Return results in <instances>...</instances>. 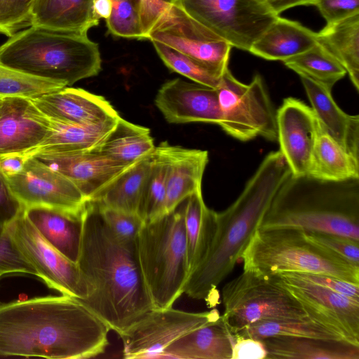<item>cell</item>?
<instances>
[{
    "label": "cell",
    "instance_id": "obj_52",
    "mask_svg": "<svg viewBox=\"0 0 359 359\" xmlns=\"http://www.w3.org/2000/svg\"><path fill=\"white\" fill-rule=\"evenodd\" d=\"M261 1L269 5V4L273 1V0H260Z\"/></svg>",
    "mask_w": 359,
    "mask_h": 359
},
{
    "label": "cell",
    "instance_id": "obj_24",
    "mask_svg": "<svg viewBox=\"0 0 359 359\" xmlns=\"http://www.w3.org/2000/svg\"><path fill=\"white\" fill-rule=\"evenodd\" d=\"M94 0H34L30 26L56 31L87 34L99 24Z\"/></svg>",
    "mask_w": 359,
    "mask_h": 359
},
{
    "label": "cell",
    "instance_id": "obj_12",
    "mask_svg": "<svg viewBox=\"0 0 359 359\" xmlns=\"http://www.w3.org/2000/svg\"><path fill=\"white\" fill-rule=\"evenodd\" d=\"M221 315L214 309L194 313L172 307L150 310L119 336L124 358H162L175 340Z\"/></svg>",
    "mask_w": 359,
    "mask_h": 359
},
{
    "label": "cell",
    "instance_id": "obj_3",
    "mask_svg": "<svg viewBox=\"0 0 359 359\" xmlns=\"http://www.w3.org/2000/svg\"><path fill=\"white\" fill-rule=\"evenodd\" d=\"M292 174L281 152L268 154L237 199L217 212V229L210 249L191 273L184 293L211 306L218 302L217 287L233 270L280 187Z\"/></svg>",
    "mask_w": 359,
    "mask_h": 359
},
{
    "label": "cell",
    "instance_id": "obj_4",
    "mask_svg": "<svg viewBox=\"0 0 359 359\" xmlns=\"http://www.w3.org/2000/svg\"><path fill=\"white\" fill-rule=\"evenodd\" d=\"M259 228H295L359 241V179L327 181L291 174Z\"/></svg>",
    "mask_w": 359,
    "mask_h": 359
},
{
    "label": "cell",
    "instance_id": "obj_17",
    "mask_svg": "<svg viewBox=\"0 0 359 359\" xmlns=\"http://www.w3.org/2000/svg\"><path fill=\"white\" fill-rule=\"evenodd\" d=\"M34 157L70 180L88 201L94 198L134 164L119 162L94 150L44 152Z\"/></svg>",
    "mask_w": 359,
    "mask_h": 359
},
{
    "label": "cell",
    "instance_id": "obj_41",
    "mask_svg": "<svg viewBox=\"0 0 359 359\" xmlns=\"http://www.w3.org/2000/svg\"><path fill=\"white\" fill-rule=\"evenodd\" d=\"M9 273H37L15 245L8 226L0 230V277Z\"/></svg>",
    "mask_w": 359,
    "mask_h": 359
},
{
    "label": "cell",
    "instance_id": "obj_19",
    "mask_svg": "<svg viewBox=\"0 0 359 359\" xmlns=\"http://www.w3.org/2000/svg\"><path fill=\"white\" fill-rule=\"evenodd\" d=\"M48 133L45 114L28 97L1 98L0 157L27 152L39 144Z\"/></svg>",
    "mask_w": 359,
    "mask_h": 359
},
{
    "label": "cell",
    "instance_id": "obj_51",
    "mask_svg": "<svg viewBox=\"0 0 359 359\" xmlns=\"http://www.w3.org/2000/svg\"><path fill=\"white\" fill-rule=\"evenodd\" d=\"M112 8L111 0H94L93 11L95 15L100 20H105L110 15Z\"/></svg>",
    "mask_w": 359,
    "mask_h": 359
},
{
    "label": "cell",
    "instance_id": "obj_5",
    "mask_svg": "<svg viewBox=\"0 0 359 359\" xmlns=\"http://www.w3.org/2000/svg\"><path fill=\"white\" fill-rule=\"evenodd\" d=\"M98 44L87 34L30 26L0 46V62L22 74L70 86L101 70Z\"/></svg>",
    "mask_w": 359,
    "mask_h": 359
},
{
    "label": "cell",
    "instance_id": "obj_49",
    "mask_svg": "<svg viewBox=\"0 0 359 359\" xmlns=\"http://www.w3.org/2000/svg\"><path fill=\"white\" fill-rule=\"evenodd\" d=\"M27 158L19 154H9L0 157V172L4 177L20 172Z\"/></svg>",
    "mask_w": 359,
    "mask_h": 359
},
{
    "label": "cell",
    "instance_id": "obj_16",
    "mask_svg": "<svg viewBox=\"0 0 359 359\" xmlns=\"http://www.w3.org/2000/svg\"><path fill=\"white\" fill-rule=\"evenodd\" d=\"M277 141L292 175L308 174L317 128L311 107L294 97H287L276 111Z\"/></svg>",
    "mask_w": 359,
    "mask_h": 359
},
{
    "label": "cell",
    "instance_id": "obj_27",
    "mask_svg": "<svg viewBox=\"0 0 359 359\" xmlns=\"http://www.w3.org/2000/svg\"><path fill=\"white\" fill-rule=\"evenodd\" d=\"M25 210L41 235L64 256L76 263L81 238L82 216L76 217L46 207H32Z\"/></svg>",
    "mask_w": 359,
    "mask_h": 359
},
{
    "label": "cell",
    "instance_id": "obj_26",
    "mask_svg": "<svg viewBox=\"0 0 359 359\" xmlns=\"http://www.w3.org/2000/svg\"><path fill=\"white\" fill-rule=\"evenodd\" d=\"M316 43V32L299 22L278 16L255 41L249 52L265 60L284 61Z\"/></svg>",
    "mask_w": 359,
    "mask_h": 359
},
{
    "label": "cell",
    "instance_id": "obj_34",
    "mask_svg": "<svg viewBox=\"0 0 359 359\" xmlns=\"http://www.w3.org/2000/svg\"><path fill=\"white\" fill-rule=\"evenodd\" d=\"M234 335L255 339L297 337L346 342L338 333L307 316L259 321L241 329Z\"/></svg>",
    "mask_w": 359,
    "mask_h": 359
},
{
    "label": "cell",
    "instance_id": "obj_32",
    "mask_svg": "<svg viewBox=\"0 0 359 359\" xmlns=\"http://www.w3.org/2000/svg\"><path fill=\"white\" fill-rule=\"evenodd\" d=\"M317 43L344 68L359 90V14L327 24L316 32Z\"/></svg>",
    "mask_w": 359,
    "mask_h": 359
},
{
    "label": "cell",
    "instance_id": "obj_43",
    "mask_svg": "<svg viewBox=\"0 0 359 359\" xmlns=\"http://www.w3.org/2000/svg\"><path fill=\"white\" fill-rule=\"evenodd\" d=\"M306 236L341 256L352 264L359 266V241L332 233L305 231Z\"/></svg>",
    "mask_w": 359,
    "mask_h": 359
},
{
    "label": "cell",
    "instance_id": "obj_14",
    "mask_svg": "<svg viewBox=\"0 0 359 359\" xmlns=\"http://www.w3.org/2000/svg\"><path fill=\"white\" fill-rule=\"evenodd\" d=\"M4 178L24 208L46 207L81 217L88 202L70 180L34 156L20 172Z\"/></svg>",
    "mask_w": 359,
    "mask_h": 359
},
{
    "label": "cell",
    "instance_id": "obj_44",
    "mask_svg": "<svg viewBox=\"0 0 359 359\" xmlns=\"http://www.w3.org/2000/svg\"><path fill=\"white\" fill-rule=\"evenodd\" d=\"M313 6L327 24L359 14V0H316Z\"/></svg>",
    "mask_w": 359,
    "mask_h": 359
},
{
    "label": "cell",
    "instance_id": "obj_47",
    "mask_svg": "<svg viewBox=\"0 0 359 359\" xmlns=\"http://www.w3.org/2000/svg\"><path fill=\"white\" fill-rule=\"evenodd\" d=\"M22 209L0 172V230L13 222Z\"/></svg>",
    "mask_w": 359,
    "mask_h": 359
},
{
    "label": "cell",
    "instance_id": "obj_53",
    "mask_svg": "<svg viewBox=\"0 0 359 359\" xmlns=\"http://www.w3.org/2000/svg\"><path fill=\"white\" fill-rule=\"evenodd\" d=\"M133 1L139 5V8H140V2L142 0H133Z\"/></svg>",
    "mask_w": 359,
    "mask_h": 359
},
{
    "label": "cell",
    "instance_id": "obj_25",
    "mask_svg": "<svg viewBox=\"0 0 359 359\" xmlns=\"http://www.w3.org/2000/svg\"><path fill=\"white\" fill-rule=\"evenodd\" d=\"M46 117L48 126L47 136L36 147L19 155L27 158L44 152L92 151L104 140L118 120L90 126Z\"/></svg>",
    "mask_w": 359,
    "mask_h": 359
},
{
    "label": "cell",
    "instance_id": "obj_38",
    "mask_svg": "<svg viewBox=\"0 0 359 359\" xmlns=\"http://www.w3.org/2000/svg\"><path fill=\"white\" fill-rule=\"evenodd\" d=\"M65 86L60 83L22 74L0 62V97H32Z\"/></svg>",
    "mask_w": 359,
    "mask_h": 359
},
{
    "label": "cell",
    "instance_id": "obj_21",
    "mask_svg": "<svg viewBox=\"0 0 359 359\" xmlns=\"http://www.w3.org/2000/svg\"><path fill=\"white\" fill-rule=\"evenodd\" d=\"M168 165L165 215L175 210L194 193L201 190L203 175L208 163V152L187 149L163 142L158 145Z\"/></svg>",
    "mask_w": 359,
    "mask_h": 359
},
{
    "label": "cell",
    "instance_id": "obj_10",
    "mask_svg": "<svg viewBox=\"0 0 359 359\" xmlns=\"http://www.w3.org/2000/svg\"><path fill=\"white\" fill-rule=\"evenodd\" d=\"M177 4L232 47L248 52L279 16L260 0H179Z\"/></svg>",
    "mask_w": 359,
    "mask_h": 359
},
{
    "label": "cell",
    "instance_id": "obj_1",
    "mask_svg": "<svg viewBox=\"0 0 359 359\" xmlns=\"http://www.w3.org/2000/svg\"><path fill=\"white\" fill-rule=\"evenodd\" d=\"M109 330L78 299L64 294L0 304V357L94 358L109 345Z\"/></svg>",
    "mask_w": 359,
    "mask_h": 359
},
{
    "label": "cell",
    "instance_id": "obj_46",
    "mask_svg": "<svg viewBox=\"0 0 359 359\" xmlns=\"http://www.w3.org/2000/svg\"><path fill=\"white\" fill-rule=\"evenodd\" d=\"M179 0H142L140 4V16L145 39H147L150 30L172 5Z\"/></svg>",
    "mask_w": 359,
    "mask_h": 359
},
{
    "label": "cell",
    "instance_id": "obj_39",
    "mask_svg": "<svg viewBox=\"0 0 359 359\" xmlns=\"http://www.w3.org/2000/svg\"><path fill=\"white\" fill-rule=\"evenodd\" d=\"M111 14L106 19L109 32L119 37L146 39L139 5L133 0H111Z\"/></svg>",
    "mask_w": 359,
    "mask_h": 359
},
{
    "label": "cell",
    "instance_id": "obj_50",
    "mask_svg": "<svg viewBox=\"0 0 359 359\" xmlns=\"http://www.w3.org/2000/svg\"><path fill=\"white\" fill-rule=\"evenodd\" d=\"M316 0H273L269 6L277 15L284 11L299 6H313Z\"/></svg>",
    "mask_w": 359,
    "mask_h": 359
},
{
    "label": "cell",
    "instance_id": "obj_20",
    "mask_svg": "<svg viewBox=\"0 0 359 359\" xmlns=\"http://www.w3.org/2000/svg\"><path fill=\"white\" fill-rule=\"evenodd\" d=\"M28 98L46 116L60 121L91 126L120 117L104 97L81 88L65 86Z\"/></svg>",
    "mask_w": 359,
    "mask_h": 359
},
{
    "label": "cell",
    "instance_id": "obj_13",
    "mask_svg": "<svg viewBox=\"0 0 359 359\" xmlns=\"http://www.w3.org/2000/svg\"><path fill=\"white\" fill-rule=\"evenodd\" d=\"M7 226L21 253L48 287L78 299L88 297V287L77 264L41 235L27 217L24 208Z\"/></svg>",
    "mask_w": 359,
    "mask_h": 359
},
{
    "label": "cell",
    "instance_id": "obj_55",
    "mask_svg": "<svg viewBox=\"0 0 359 359\" xmlns=\"http://www.w3.org/2000/svg\"><path fill=\"white\" fill-rule=\"evenodd\" d=\"M1 278V277H0Z\"/></svg>",
    "mask_w": 359,
    "mask_h": 359
},
{
    "label": "cell",
    "instance_id": "obj_30",
    "mask_svg": "<svg viewBox=\"0 0 359 359\" xmlns=\"http://www.w3.org/2000/svg\"><path fill=\"white\" fill-rule=\"evenodd\" d=\"M307 175L327 181L359 179V159L349 154L317 118L316 135Z\"/></svg>",
    "mask_w": 359,
    "mask_h": 359
},
{
    "label": "cell",
    "instance_id": "obj_45",
    "mask_svg": "<svg viewBox=\"0 0 359 359\" xmlns=\"http://www.w3.org/2000/svg\"><path fill=\"white\" fill-rule=\"evenodd\" d=\"M295 273L304 279L359 302V284L352 283L339 278L325 274Z\"/></svg>",
    "mask_w": 359,
    "mask_h": 359
},
{
    "label": "cell",
    "instance_id": "obj_7",
    "mask_svg": "<svg viewBox=\"0 0 359 359\" xmlns=\"http://www.w3.org/2000/svg\"><path fill=\"white\" fill-rule=\"evenodd\" d=\"M184 203L145 222L136 238L138 260L155 309L172 307L184 293L189 275Z\"/></svg>",
    "mask_w": 359,
    "mask_h": 359
},
{
    "label": "cell",
    "instance_id": "obj_40",
    "mask_svg": "<svg viewBox=\"0 0 359 359\" xmlns=\"http://www.w3.org/2000/svg\"><path fill=\"white\" fill-rule=\"evenodd\" d=\"M34 0H0V33L10 37L30 27V12Z\"/></svg>",
    "mask_w": 359,
    "mask_h": 359
},
{
    "label": "cell",
    "instance_id": "obj_2",
    "mask_svg": "<svg viewBox=\"0 0 359 359\" xmlns=\"http://www.w3.org/2000/svg\"><path fill=\"white\" fill-rule=\"evenodd\" d=\"M76 264L89 290L88 297L79 300L118 335L154 308L136 241L119 239L89 201L82 215Z\"/></svg>",
    "mask_w": 359,
    "mask_h": 359
},
{
    "label": "cell",
    "instance_id": "obj_48",
    "mask_svg": "<svg viewBox=\"0 0 359 359\" xmlns=\"http://www.w3.org/2000/svg\"><path fill=\"white\" fill-rule=\"evenodd\" d=\"M231 359H266L267 351L260 339L236 336Z\"/></svg>",
    "mask_w": 359,
    "mask_h": 359
},
{
    "label": "cell",
    "instance_id": "obj_42",
    "mask_svg": "<svg viewBox=\"0 0 359 359\" xmlns=\"http://www.w3.org/2000/svg\"><path fill=\"white\" fill-rule=\"evenodd\" d=\"M97 207L107 226L119 239L124 241H136L145 223L138 215Z\"/></svg>",
    "mask_w": 359,
    "mask_h": 359
},
{
    "label": "cell",
    "instance_id": "obj_31",
    "mask_svg": "<svg viewBox=\"0 0 359 359\" xmlns=\"http://www.w3.org/2000/svg\"><path fill=\"white\" fill-rule=\"evenodd\" d=\"M184 201V231L190 275L204 259L214 239L217 212L206 206L201 190Z\"/></svg>",
    "mask_w": 359,
    "mask_h": 359
},
{
    "label": "cell",
    "instance_id": "obj_6",
    "mask_svg": "<svg viewBox=\"0 0 359 359\" xmlns=\"http://www.w3.org/2000/svg\"><path fill=\"white\" fill-rule=\"evenodd\" d=\"M243 271L262 276L280 272L321 273L359 284V266L310 240L295 228H258L241 259Z\"/></svg>",
    "mask_w": 359,
    "mask_h": 359
},
{
    "label": "cell",
    "instance_id": "obj_23",
    "mask_svg": "<svg viewBox=\"0 0 359 359\" xmlns=\"http://www.w3.org/2000/svg\"><path fill=\"white\" fill-rule=\"evenodd\" d=\"M235 339L220 316L175 340L164 350L163 358L231 359Z\"/></svg>",
    "mask_w": 359,
    "mask_h": 359
},
{
    "label": "cell",
    "instance_id": "obj_8",
    "mask_svg": "<svg viewBox=\"0 0 359 359\" xmlns=\"http://www.w3.org/2000/svg\"><path fill=\"white\" fill-rule=\"evenodd\" d=\"M222 294V316L233 334L259 321L306 316L276 274L262 276L243 271L225 284Z\"/></svg>",
    "mask_w": 359,
    "mask_h": 359
},
{
    "label": "cell",
    "instance_id": "obj_36",
    "mask_svg": "<svg viewBox=\"0 0 359 359\" xmlns=\"http://www.w3.org/2000/svg\"><path fill=\"white\" fill-rule=\"evenodd\" d=\"M168 169L166 157L157 146L153 153L152 165L139 210V216L144 222L165 215Z\"/></svg>",
    "mask_w": 359,
    "mask_h": 359
},
{
    "label": "cell",
    "instance_id": "obj_33",
    "mask_svg": "<svg viewBox=\"0 0 359 359\" xmlns=\"http://www.w3.org/2000/svg\"><path fill=\"white\" fill-rule=\"evenodd\" d=\"M156 148L148 128L121 116L104 140L93 150L126 164H133L153 154Z\"/></svg>",
    "mask_w": 359,
    "mask_h": 359
},
{
    "label": "cell",
    "instance_id": "obj_54",
    "mask_svg": "<svg viewBox=\"0 0 359 359\" xmlns=\"http://www.w3.org/2000/svg\"><path fill=\"white\" fill-rule=\"evenodd\" d=\"M1 98L2 97H0V109H1Z\"/></svg>",
    "mask_w": 359,
    "mask_h": 359
},
{
    "label": "cell",
    "instance_id": "obj_9",
    "mask_svg": "<svg viewBox=\"0 0 359 359\" xmlns=\"http://www.w3.org/2000/svg\"><path fill=\"white\" fill-rule=\"evenodd\" d=\"M215 89L220 111L219 126L226 133L241 141L256 137L277 141L276 111L259 74L245 84L227 68Z\"/></svg>",
    "mask_w": 359,
    "mask_h": 359
},
{
    "label": "cell",
    "instance_id": "obj_35",
    "mask_svg": "<svg viewBox=\"0 0 359 359\" xmlns=\"http://www.w3.org/2000/svg\"><path fill=\"white\" fill-rule=\"evenodd\" d=\"M283 62L299 76H306L330 90L346 74L339 62L318 43Z\"/></svg>",
    "mask_w": 359,
    "mask_h": 359
},
{
    "label": "cell",
    "instance_id": "obj_11",
    "mask_svg": "<svg viewBox=\"0 0 359 359\" xmlns=\"http://www.w3.org/2000/svg\"><path fill=\"white\" fill-rule=\"evenodd\" d=\"M147 39L190 57L219 76L228 68L232 46L177 3L162 14Z\"/></svg>",
    "mask_w": 359,
    "mask_h": 359
},
{
    "label": "cell",
    "instance_id": "obj_29",
    "mask_svg": "<svg viewBox=\"0 0 359 359\" xmlns=\"http://www.w3.org/2000/svg\"><path fill=\"white\" fill-rule=\"evenodd\" d=\"M152 161L153 154L139 160L89 202L139 215Z\"/></svg>",
    "mask_w": 359,
    "mask_h": 359
},
{
    "label": "cell",
    "instance_id": "obj_37",
    "mask_svg": "<svg viewBox=\"0 0 359 359\" xmlns=\"http://www.w3.org/2000/svg\"><path fill=\"white\" fill-rule=\"evenodd\" d=\"M158 56L172 72L195 83L217 88L221 76L190 57L158 41H151Z\"/></svg>",
    "mask_w": 359,
    "mask_h": 359
},
{
    "label": "cell",
    "instance_id": "obj_28",
    "mask_svg": "<svg viewBox=\"0 0 359 359\" xmlns=\"http://www.w3.org/2000/svg\"><path fill=\"white\" fill-rule=\"evenodd\" d=\"M260 340L267 359H359V346L341 341L297 337Z\"/></svg>",
    "mask_w": 359,
    "mask_h": 359
},
{
    "label": "cell",
    "instance_id": "obj_15",
    "mask_svg": "<svg viewBox=\"0 0 359 359\" xmlns=\"http://www.w3.org/2000/svg\"><path fill=\"white\" fill-rule=\"evenodd\" d=\"M276 275L308 317L359 346V302L304 279L295 272Z\"/></svg>",
    "mask_w": 359,
    "mask_h": 359
},
{
    "label": "cell",
    "instance_id": "obj_22",
    "mask_svg": "<svg viewBox=\"0 0 359 359\" xmlns=\"http://www.w3.org/2000/svg\"><path fill=\"white\" fill-rule=\"evenodd\" d=\"M299 76L319 122L343 149L359 159V116L345 113L334 102L328 88L306 76Z\"/></svg>",
    "mask_w": 359,
    "mask_h": 359
},
{
    "label": "cell",
    "instance_id": "obj_18",
    "mask_svg": "<svg viewBox=\"0 0 359 359\" xmlns=\"http://www.w3.org/2000/svg\"><path fill=\"white\" fill-rule=\"evenodd\" d=\"M154 102L170 123L219 125L220 121L217 90L195 82L179 78L170 80L161 86Z\"/></svg>",
    "mask_w": 359,
    "mask_h": 359
}]
</instances>
